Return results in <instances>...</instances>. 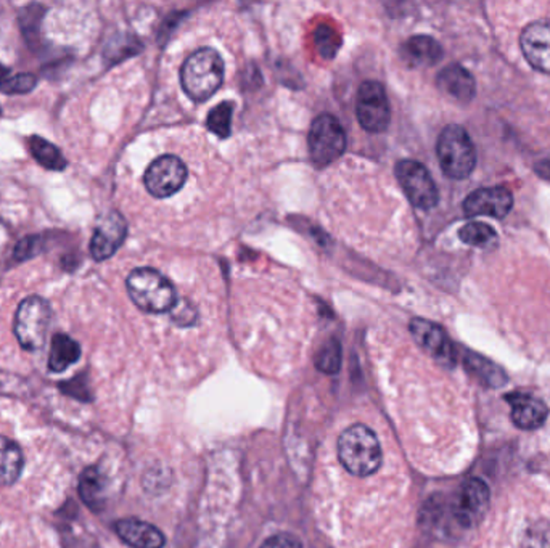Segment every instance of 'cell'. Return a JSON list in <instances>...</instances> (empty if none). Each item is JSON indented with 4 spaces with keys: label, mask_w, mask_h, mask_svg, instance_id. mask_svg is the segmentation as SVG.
<instances>
[{
    "label": "cell",
    "mask_w": 550,
    "mask_h": 548,
    "mask_svg": "<svg viewBox=\"0 0 550 548\" xmlns=\"http://www.w3.org/2000/svg\"><path fill=\"white\" fill-rule=\"evenodd\" d=\"M128 293L137 308L149 314H163L176 306V288L163 274L142 267L129 274Z\"/></svg>",
    "instance_id": "3"
},
{
    "label": "cell",
    "mask_w": 550,
    "mask_h": 548,
    "mask_svg": "<svg viewBox=\"0 0 550 548\" xmlns=\"http://www.w3.org/2000/svg\"><path fill=\"white\" fill-rule=\"evenodd\" d=\"M24 458L20 445L0 436V486H12L23 472Z\"/></svg>",
    "instance_id": "20"
},
{
    "label": "cell",
    "mask_w": 550,
    "mask_h": 548,
    "mask_svg": "<svg viewBox=\"0 0 550 548\" xmlns=\"http://www.w3.org/2000/svg\"><path fill=\"white\" fill-rule=\"evenodd\" d=\"M356 114L362 129L378 134L390 126L392 110L383 85L377 81H365L357 92Z\"/></svg>",
    "instance_id": "8"
},
{
    "label": "cell",
    "mask_w": 550,
    "mask_h": 548,
    "mask_svg": "<svg viewBox=\"0 0 550 548\" xmlns=\"http://www.w3.org/2000/svg\"><path fill=\"white\" fill-rule=\"evenodd\" d=\"M0 113H2V108H0Z\"/></svg>",
    "instance_id": "34"
},
{
    "label": "cell",
    "mask_w": 550,
    "mask_h": 548,
    "mask_svg": "<svg viewBox=\"0 0 550 548\" xmlns=\"http://www.w3.org/2000/svg\"><path fill=\"white\" fill-rule=\"evenodd\" d=\"M52 310L44 298L30 296L16 310L15 335L26 351H38L46 343Z\"/></svg>",
    "instance_id": "5"
},
{
    "label": "cell",
    "mask_w": 550,
    "mask_h": 548,
    "mask_svg": "<svg viewBox=\"0 0 550 548\" xmlns=\"http://www.w3.org/2000/svg\"><path fill=\"white\" fill-rule=\"evenodd\" d=\"M437 153L443 173L451 179H467L475 169V147L462 126L451 124L443 129L437 139Z\"/></svg>",
    "instance_id": "4"
},
{
    "label": "cell",
    "mask_w": 550,
    "mask_h": 548,
    "mask_svg": "<svg viewBox=\"0 0 550 548\" xmlns=\"http://www.w3.org/2000/svg\"><path fill=\"white\" fill-rule=\"evenodd\" d=\"M316 367L322 373L333 375L341 367V346L337 339H330L324 347L317 353Z\"/></svg>",
    "instance_id": "26"
},
{
    "label": "cell",
    "mask_w": 550,
    "mask_h": 548,
    "mask_svg": "<svg viewBox=\"0 0 550 548\" xmlns=\"http://www.w3.org/2000/svg\"><path fill=\"white\" fill-rule=\"evenodd\" d=\"M505 399L512 409L510 415L515 427L527 431L543 427L544 421L549 415V409L541 399L535 398L533 394L527 392H513Z\"/></svg>",
    "instance_id": "15"
},
{
    "label": "cell",
    "mask_w": 550,
    "mask_h": 548,
    "mask_svg": "<svg viewBox=\"0 0 550 548\" xmlns=\"http://www.w3.org/2000/svg\"><path fill=\"white\" fill-rule=\"evenodd\" d=\"M338 458L347 473L367 478L380 470L383 452L372 429L365 425H353L339 436Z\"/></svg>",
    "instance_id": "1"
},
{
    "label": "cell",
    "mask_w": 550,
    "mask_h": 548,
    "mask_svg": "<svg viewBox=\"0 0 550 548\" xmlns=\"http://www.w3.org/2000/svg\"><path fill=\"white\" fill-rule=\"evenodd\" d=\"M520 548H550V523L536 521L521 535Z\"/></svg>",
    "instance_id": "27"
},
{
    "label": "cell",
    "mask_w": 550,
    "mask_h": 548,
    "mask_svg": "<svg viewBox=\"0 0 550 548\" xmlns=\"http://www.w3.org/2000/svg\"><path fill=\"white\" fill-rule=\"evenodd\" d=\"M464 365L486 388H494V390L502 388L509 380L507 373L499 367L498 364L482 357L480 354L467 351L464 355Z\"/></svg>",
    "instance_id": "19"
},
{
    "label": "cell",
    "mask_w": 550,
    "mask_h": 548,
    "mask_svg": "<svg viewBox=\"0 0 550 548\" xmlns=\"http://www.w3.org/2000/svg\"><path fill=\"white\" fill-rule=\"evenodd\" d=\"M105 489V476L98 468L89 466L84 470L79 478V496L91 510L98 511L104 508Z\"/></svg>",
    "instance_id": "22"
},
{
    "label": "cell",
    "mask_w": 550,
    "mask_h": 548,
    "mask_svg": "<svg viewBox=\"0 0 550 548\" xmlns=\"http://www.w3.org/2000/svg\"><path fill=\"white\" fill-rule=\"evenodd\" d=\"M232 114H234V105L230 102L221 103L216 108H212V113L208 116V121H206V126L214 136H218L219 139H227L230 136Z\"/></svg>",
    "instance_id": "25"
},
{
    "label": "cell",
    "mask_w": 550,
    "mask_h": 548,
    "mask_svg": "<svg viewBox=\"0 0 550 548\" xmlns=\"http://www.w3.org/2000/svg\"><path fill=\"white\" fill-rule=\"evenodd\" d=\"M38 84V77L31 73L10 76L0 81V91L7 95H22L32 91Z\"/></svg>",
    "instance_id": "28"
},
{
    "label": "cell",
    "mask_w": 550,
    "mask_h": 548,
    "mask_svg": "<svg viewBox=\"0 0 550 548\" xmlns=\"http://www.w3.org/2000/svg\"><path fill=\"white\" fill-rule=\"evenodd\" d=\"M310 155L317 167L332 165L347 150V132L332 114H320L310 130Z\"/></svg>",
    "instance_id": "6"
},
{
    "label": "cell",
    "mask_w": 550,
    "mask_h": 548,
    "mask_svg": "<svg viewBox=\"0 0 550 548\" xmlns=\"http://www.w3.org/2000/svg\"><path fill=\"white\" fill-rule=\"evenodd\" d=\"M31 155L38 161L39 165L44 166L50 171H65L67 169V159L61 155V151L53 145L47 142L42 137L32 136L30 139Z\"/></svg>",
    "instance_id": "23"
},
{
    "label": "cell",
    "mask_w": 550,
    "mask_h": 548,
    "mask_svg": "<svg viewBox=\"0 0 550 548\" xmlns=\"http://www.w3.org/2000/svg\"><path fill=\"white\" fill-rule=\"evenodd\" d=\"M128 233V224L118 211L102 219L92 237L91 253L95 261H105L118 251Z\"/></svg>",
    "instance_id": "14"
},
{
    "label": "cell",
    "mask_w": 550,
    "mask_h": 548,
    "mask_svg": "<svg viewBox=\"0 0 550 548\" xmlns=\"http://www.w3.org/2000/svg\"><path fill=\"white\" fill-rule=\"evenodd\" d=\"M459 238L470 247L486 248V247H490L491 243L498 240V235H496L492 227L475 220V222H468L467 226L460 229Z\"/></svg>",
    "instance_id": "24"
},
{
    "label": "cell",
    "mask_w": 550,
    "mask_h": 548,
    "mask_svg": "<svg viewBox=\"0 0 550 548\" xmlns=\"http://www.w3.org/2000/svg\"><path fill=\"white\" fill-rule=\"evenodd\" d=\"M490 508V488L478 478L468 480L460 488L454 503V518L464 527H475Z\"/></svg>",
    "instance_id": "11"
},
{
    "label": "cell",
    "mask_w": 550,
    "mask_h": 548,
    "mask_svg": "<svg viewBox=\"0 0 550 548\" xmlns=\"http://www.w3.org/2000/svg\"><path fill=\"white\" fill-rule=\"evenodd\" d=\"M114 531L121 541L132 548H163L167 544L165 534L142 519H120L114 525Z\"/></svg>",
    "instance_id": "16"
},
{
    "label": "cell",
    "mask_w": 550,
    "mask_h": 548,
    "mask_svg": "<svg viewBox=\"0 0 550 548\" xmlns=\"http://www.w3.org/2000/svg\"><path fill=\"white\" fill-rule=\"evenodd\" d=\"M396 177L409 202L419 210H433L439 195L428 169L414 159H401L396 165Z\"/></svg>",
    "instance_id": "7"
},
{
    "label": "cell",
    "mask_w": 550,
    "mask_h": 548,
    "mask_svg": "<svg viewBox=\"0 0 550 548\" xmlns=\"http://www.w3.org/2000/svg\"><path fill=\"white\" fill-rule=\"evenodd\" d=\"M39 251H41V247H39L38 237H30L26 240L20 241V245L15 249V257L18 261H24V259H30L32 256L38 255Z\"/></svg>",
    "instance_id": "32"
},
{
    "label": "cell",
    "mask_w": 550,
    "mask_h": 548,
    "mask_svg": "<svg viewBox=\"0 0 550 548\" xmlns=\"http://www.w3.org/2000/svg\"><path fill=\"white\" fill-rule=\"evenodd\" d=\"M401 55L412 67H433L443 58V47L430 36H414L402 44Z\"/></svg>",
    "instance_id": "18"
},
{
    "label": "cell",
    "mask_w": 550,
    "mask_h": 548,
    "mask_svg": "<svg viewBox=\"0 0 550 548\" xmlns=\"http://www.w3.org/2000/svg\"><path fill=\"white\" fill-rule=\"evenodd\" d=\"M42 12H44V8L41 7V5H31V7L22 12V28H23V32L26 36H28L31 28L34 31H39V22H41V18L44 15Z\"/></svg>",
    "instance_id": "31"
},
{
    "label": "cell",
    "mask_w": 550,
    "mask_h": 548,
    "mask_svg": "<svg viewBox=\"0 0 550 548\" xmlns=\"http://www.w3.org/2000/svg\"><path fill=\"white\" fill-rule=\"evenodd\" d=\"M261 548H302V544L293 534H275L263 542Z\"/></svg>",
    "instance_id": "30"
},
{
    "label": "cell",
    "mask_w": 550,
    "mask_h": 548,
    "mask_svg": "<svg viewBox=\"0 0 550 548\" xmlns=\"http://www.w3.org/2000/svg\"><path fill=\"white\" fill-rule=\"evenodd\" d=\"M437 87L447 94L449 97L455 98L457 102L468 103L472 102L476 94V84L473 76L460 65L446 67L437 75Z\"/></svg>",
    "instance_id": "17"
},
{
    "label": "cell",
    "mask_w": 550,
    "mask_h": 548,
    "mask_svg": "<svg viewBox=\"0 0 550 548\" xmlns=\"http://www.w3.org/2000/svg\"><path fill=\"white\" fill-rule=\"evenodd\" d=\"M513 206V196L504 187H484L472 192L464 202V211L468 218L490 216L504 219Z\"/></svg>",
    "instance_id": "12"
},
{
    "label": "cell",
    "mask_w": 550,
    "mask_h": 548,
    "mask_svg": "<svg viewBox=\"0 0 550 548\" xmlns=\"http://www.w3.org/2000/svg\"><path fill=\"white\" fill-rule=\"evenodd\" d=\"M316 46L319 52L322 53L327 58H332L335 52L338 50V36L335 31L329 26H322L316 31Z\"/></svg>",
    "instance_id": "29"
},
{
    "label": "cell",
    "mask_w": 550,
    "mask_h": 548,
    "mask_svg": "<svg viewBox=\"0 0 550 548\" xmlns=\"http://www.w3.org/2000/svg\"><path fill=\"white\" fill-rule=\"evenodd\" d=\"M8 69L5 67H2V63H0V81L2 79H5V75H7Z\"/></svg>",
    "instance_id": "33"
},
{
    "label": "cell",
    "mask_w": 550,
    "mask_h": 548,
    "mask_svg": "<svg viewBox=\"0 0 550 548\" xmlns=\"http://www.w3.org/2000/svg\"><path fill=\"white\" fill-rule=\"evenodd\" d=\"M521 50L533 68L550 75V20H537L521 32Z\"/></svg>",
    "instance_id": "13"
},
{
    "label": "cell",
    "mask_w": 550,
    "mask_h": 548,
    "mask_svg": "<svg viewBox=\"0 0 550 548\" xmlns=\"http://www.w3.org/2000/svg\"><path fill=\"white\" fill-rule=\"evenodd\" d=\"M409 330L412 333L417 345L420 346L423 351L430 354L437 364L447 368L455 365L457 351L443 327L425 319H414L409 325Z\"/></svg>",
    "instance_id": "10"
},
{
    "label": "cell",
    "mask_w": 550,
    "mask_h": 548,
    "mask_svg": "<svg viewBox=\"0 0 550 548\" xmlns=\"http://www.w3.org/2000/svg\"><path fill=\"white\" fill-rule=\"evenodd\" d=\"M224 81V61L216 50L200 49L184 61L181 84L184 92L194 102L212 98Z\"/></svg>",
    "instance_id": "2"
},
{
    "label": "cell",
    "mask_w": 550,
    "mask_h": 548,
    "mask_svg": "<svg viewBox=\"0 0 550 548\" xmlns=\"http://www.w3.org/2000/svg\"><path fill=\"white\" fill-rule=\"evenodd\" d=\"M81 357V346L68 335L57 333L52 338L50 354H49V370L53 373H61Z\"/></svg>",
    "instance_id": "21"
},
{
    "label": "cell",
    "mask_w": 550,
    "mask_h": 548,
    "mask_svg": "<svg viewBox=\"0 0 550 548\" xmlns=\"http://www.w3.org/2000/svg\"><path fill=\"white\" fill-rule=\"evenodd\" d=\"M144 179L145 187L151 195L155 198H167L184 187L187 179V167L177 157L165 155L151 163Z\"/></svg>",
    "instance_id": "9"
}]
</instances>
